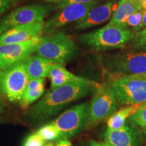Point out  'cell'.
<instances>
[{"mask_svg": "<svg viewBox=\"0 0 146 146\" xmlns=\"http://www.w3.org/2000/svg\"><path fill=\"white\" fill-rule=\"evenodd\" d=\"M100 1V0H95L87 3H71L66 5L45 22L42 34L54 33L61 27L71 23H76L86 15L91 9L98 5Z\"/></svg>", "mask_w": 146, "mask_h": 146, "instance_id": "obj_10", "label": "cell"}, {"mask_svg": "<svg viewBox=\"0 0 146 146\" xmlns=\"http://www.w3.org/2000/svg\"><path fill=\"white\" fill-rule=\"evenodd\" d=\"M47 76L51 81V89L72 83H86L94 86H98L100 85L96 81L72 74L62 64H52Z\"/></svg>", "mask_w": 146, "mask_h": 146, "instance_id": "obj_15", "label": "cell"}, {"mask_svg": "<svg viewBox=\"0 0 146 146\" xmlns=\"http://www.w3.org/2000/svg\"><path fill=\"white\" fill-rule=\"evenodd\" d=\"M45 91V78L29 79L23 96L18 103L23 108H27L39 100Z\"/></svg>", "mask_w": 146, "mask_h": 146, "instance_id": "obj_17", "label": "cell"}, {"mask_svg": "<svg viewBox=\"0 0 146 146\" xmlns=\"http://www.w3.org/2000/svg\"><path fill=\"white\" fill-rule=\"evenodd\" d=\"M94 1L95 0H64L62 2L56 4V7L57 8L62 9L71 3H87Z\"/></svg>", "mask_w": 146, "mask_h": 146, "instance_id": "obj_26", "label": "cell"}, {"mask_svg": "<svg viewBox=\"0 0 146 146\" xmlns=\"http://www.w3.org/2000/svg\"><path fill=\"white\" fill-rule=\"evenodd\" d=\"M82 146H83V145H82Z\"/></svg>", "mask_w": 146, "mask_h": 146, "instance_id": "obj_36", "label": "cell"}, {"mask_svg": "<svg viewBox=\"0 0 146 146\" xmlns=\"http://www.w3.org/2000/svg\"><path fill=\"white\" fill-rule=\"evenodd\" d=\"M19 0H0V16L18 3Z\"/></svg>", "mask_w": 146, "mask_h": 146, "instance_id": "obj_25", "label": "cell"}, {"mask_svg": "<svg viewBox=\"0 0 146 146\" xmlns=\"http://www.w3.org/2000/svg\"><path fill=\"white\" fill-rule=\"evenodd\" d=\"M141 132H142V134H143V139H145L146 141V128L141 129Z\"/></svg>", "mask_w": 146, "mask_h": 146, "instance_id": "obj_32", "label": "cell"}, {"mask_svg": "<svg viewBox=\"0 0 146 146\" xmlns=\"http://www.w3.org/2000/svg\"><path fill=\"white\" fill-rule=\"evenodd\" d=\"M142 1H146V0H142Z\"/></svg>", "mask_w": 146, "mask_h": 146, "instance_id": "obj_35", "label": "cell"}, {"mask_svg": "<svg viewBox=\"0 0 146 146\" xmlns=\"http://www.w3.org/2000/svg\"><path fill=\"white\" fill-rule=\"evenodd\" d=\"M135 33L129 27L108 25L104 27L82 34L79 41L82 44L98 52L121 48L129 44Z\"/></svg>", "mask_w": 146, "mask_h": 146, "instance_id": "obj_2", "label": "cell"}, {"mask_svg": "<svg viewBox=\"0 0 146 146\" xmlns=\"http://www.w3.org/2000/svg\"><path fill=\"white\" fill-rule=\"evenodd\" d=\"M98 86L82 83H72L50 89L39 101L25 112L32 120H44L56 115L66 106L88 95Z\"/></svg>", "mask_w": 146, "mask_h": 146, "instance_id": "obj_1", "label": "cell"}, {"mask_svg": "<svg viewBox=\"0 0 146 146\" xmlns=\"http://www.w3.org/2000/svg\"><path fill=\"white\" fill-rule=\"evenodd\" d=\"M2 71L1 70H0V77H1V73H2Z\"/></svg>", "mask_w": 146, "mask_h": 146, "instance_id": "obj_34", "label": "cell"}, {"mask_svg": "<svg viewBox=\"0 0 146 146\" xmlns=\"http://www.w3.org/2000/svg\"><path fill=\"white\" fill-rule=\"evenodd\" d=\"M43 1H46V2L54 3H56V4H58V3L62 2L64 0H43Z\"/></svg>", "mask_w": 146, "mask_h": 146, "instance_id": "obj_31", "label": "cell"}, {"mask_svg": "<svg viewBox=\"0 0 146 146\" xmlns=\"http://www.w3.org/2000/svg\"><path fill=\"white\" fill-rule=\"evenodd\" d=\"M129 45L133 50L146 52V29L135 33L134 36L129 42Z\"/></svg>", "mask_w": 146, "mask_h": 146, "instance_id": "obj_22", "label": "cell"}, {"mask_svg": "<svg viewBox=\"0 0 146 146\" xmlns=\"http://www.w3.org/2000/svg\"><path fill=\"white\" fill-rule=\"evenodd\" d=\"M116 8L114 1H108L101 5H97L91 9L83 18L74 25L76 30H86L98 26L110 19Z\"/></svg>", "mask_w": 146, "mask_h": 146, "instance_id": "obj_14", "label": "cell"}, {"mask_svg": "<svg viewBox=\"0 0 146 146\" xmlns=\"http://www.w3.org/2000/svg\"><path fill=\"white\" fill-rule=\"evenodd\" d=\"M29 79L45 78L48 75L52 62L38 55H31L24 60Z\"/></svg>", "mask_w": 146, "mask_h": 146, "instance_id": "obj_16", "label": "cell"}, {"mask_svg": "<svg viewBox=\"0 0 146 146\" xmlns=\"http://www.w3.org/2000/svg\"><path fill=\"white\" fill-rule=\"evenodd\" d=\"M128 120L141 130L146 128V103L141 104L136 112L129 118Z\"/></svg>", "mask_w": 146, "mask_h": 146, "instance_id": "obj_21", "label": "cell"}, {"mask_svg": "<svg viewBox=\"0 0 146 146\" xmlns=\"http://www.w3.org/2000/svg\"><path fill=\"white\" fill-rule=\"evenodd\" d=\"M108 85L120 104L129 106L146 103V75L116 76Z\"/></svg>", "mask_w": 146, "mask_h": 146, "instance_id": "obj_5", "label": "cell"}, {"mask_svg": "<svg viewBox=\"0 0 146 146\" xmlns=\"http://www.w3.org/2000/svg\"><path fill=\"white\" fill-rule=\"evenodd\" d=\"M137 11V9L130 0H120L108 25L127 27L126 26L127 18Z\"/></svg>", "mask_w": 146, "mask_h": 146, "instance_id": "obj_18", "label": "cell"}, {"mask_svg": "<svg viewBox=\"0 0 146 146\" xmlns=\"http://www.w3.org/2000/svg\"><path fill=\"white\" fill-rule=\"evenodd\" d=\"M89 104L86 102L74 106L53 120L60 130L62 138L68 139L87 129Z\"/></svg>", "mask_w": 146, "mask_h": 146, "instance_id": "obj_8", "label": "cell"}, {"mask_svg": "<svg viewBox=\"0 0 146 146\" xmlns=\"http://www.w3.org/2000/svg\"><path fill=\"white\" fill-rule=\"evenodd\" d=\"M45 142L36 132L33 133L25 139L23 146H45Z\"/></svg>", "mask_w": 146, "mask_h": 146, "instance_id": "obj_23", "label": "cell"}, {"mask_svg": "<svg viewBox=\"0 0 146 146\" xmlns=\"http://www.w3.org/2000/svg\"><path fill=\"white\" fill-rule=\"evenodd\" d=\"M142 17H143V12L137 11L129 16L126 21V26L132 27L133 29L137 27L141 23ZM132 29V30H133Z\"/></svg>", "mask_w": 146, "mask_h": 146, "instance_id": "obj_24", "label": "cell"}, {"mask_svg": "<svg viewBox=\"0 0 146 146\" xmlns=\"http://www.w3.org/2000/svg\"><path fill=\"white\" fill-rule=\"evenodd\" d=\"M104 138L112 146H142L143 140L141 130L129 120L119 129H106Z\"/></svg>", "mask_w": 146, "mask_h": 146, "instance_id": "obj_12", "label": "cell"}, {"mask_svg": "<svg viewBox=\"0 0 146 146\" xmlns=\"http://www.w3.org/2000/svg\"><path fill=\"white\" fill-rule=\"evenodd\" d=\"M45 22L18 25L0 35V44L22 43L42 34Z\"/></svg>", "mask_w": 146, "mask_h": 146, "instance_id": "obj_13", "label": "cell"}, {"mask_svg": "<svg viewBox=\"0 0 146 146\" xmlns=\"http://www.w3.org/2000/svg\"><path fill=\"white\" fill-rule=\"evenodd\" d=\"M45 146H55V145L53 143H48L46 145H45Z\"/></svg>", "mask_w": 146, "mask_h": 146, "instance_id": "obj_33", "label": "cell"}, {"mask_svg": "<svg viewBox=\"0 0 146 146\" xmlns=\"http://www.w3.org/2000/svg\"><path fill=\"white\" fill-rule=\"evenodd\" d=\"M77 47L63 32L42 36L35 54L54 64H64L77 54Z\"/></svg>", "mask_w": 146, "mask_h": 146, "instance_id": "obj_4", "label": "cell"}, {"mask_svg": "<svg viewBox=\"0 0 146 146\" xmlns=\"http://www.w3.org/2000/svg\"><path fill=\"white\" fill-rule=\"evenodd\" d=\"M145 29H146V12L143 13V17H142V20L140 25L137 27H136V28L133 29L132 31L134 33H136L143 30Z\"/></svg>", "mask_w": 146, "mask_h": 146, "instance_id": "obj_27", "label": "cell"}, {"mask_svg": "<svg viewBox=\"0 0 146 146\" xmlns=\"http://www.w3.org/2000/svg\"><path fill=\"white\" fill-rule=\"evenodd\" d=\"M41 36H35L22 43L0 44V70H5L35 54Z\"/></svg>", "mask_w": 146, "mask_h": 146, "instance_id": "obj_11", "label": "cell"}, {"mask_svg": "<svg viewBox=\"0 0 146 146\" xmlns=\"http://www.w3.org/2000/svg\"><path fill=\"white\" fill-rule=\"evenodd\" d=\"M88 146H112V145L106 141L99 142V141H95L94 139H91L90 140V141H89V144Z\"/></svg>", "mask_w": 146, "mask_h": 146, "instance_id": "obj_29", "label": "cell"}, {"mask_svg": "<svg viewBox=\"0 0 146 146\" xmlns=\"http://www.w3.org/2000/svg\"><path fill=\"white\" fill-rule=\"evenodd\" d=\"M5 108V105L4 102H3L2 98H1V96H0V114L2 113L3 111H4Z\"/></svg>", "mask_w": 146, "mask_h": 146, "instance_id": "obj_30", "label": "cell"}, {"mask_svg": "<svg viewBox=\"0 0 146 146\" xmlns=\"http://www.w3.org/2000/svg\"><path fill=\"white\" fill-rule=\"evenodd\" d=\"M36 133L43 139L45 143H52V141H58L62 138L60 130L52 121L41 127Z\"/></svg>", "mask_w": 146, "mask_h": 146, "instance_id": "obj_20", "label": "cell"}, {"mask_svg": "<svg viewBox=\"0 0 146 146\" xmlns=\"http://www.w3.org/2000/svg\"><path fill=\"white\" fill-rule=\"evenodd\" d=\"M29 81L24 60L2 71L0 94L12 102H19Z\"/></svg>", "mask_w": 146, "mask_h": 146, "instance_id": "obj_7", "label": "cell"}, {"mask_svg": "<svg viewBox=\"0 0 146 146\" xmlns=\"http://www.w3.org/2000/svg\"><path fill=\"white\" fill-rule=\"evenodd\" d=\"M52 9L50 5L41 4L18 7L0 20V35L18 25L44 22L45 18Z\"/></svg>", "mask_w": 146, "mask_h": 146, "instance_id": "obj_9", "label": "cell"}, {"mask_svg": "<svg viewBox=\"0 0 146 146\" xmlns=\"http://www.w3.org/2000/svg\"><path fill=\"white\" fill-rule=\"evenodd\" d=\"M141 104L129 105L118 109L107 119V129H116L122 127L128 121V119Z\"/></svg>", "mask_w": 146, "mask_h": 146, "instance_id": "obj_19", "label": "cell"}, {"mask_svg": "<svg viewBox=\"0 0 146 146\" xmlns=\"http://www.w3.org/2000/svg\"><path fill=\"white\" fill-rule=\"evenodd\" d=\"M106 71L119 76L146 75V52L125 50L104 54L101 58Z\"/></svg>", "mask_w": 146, "mask_h": 146, "instance_id": "obj_3", "label": "cell"}, {"mask_svg": "<svg viewBox=\"0 0 146 146\" xmlns=\"http://www.w3.org/2000/svg\"><path fill=\"white\" fill-rule=\"evenodd\" d=\"M120 105L108 84L98 85L89 104L87 129L108 119L118 110Z\"/></svg>", "mask_w": 146, "mask_h": 146, "instance_id": "obj_6", "label": "cell"}, {"mask_svg": "<svg viewBox=\"0 0 146 146\" xmlns=\"http://www.w3.org/2000/svg\"><path fill=\"white\" fill-rule=\"evenodd\" d=\"M55 146H72V145L68 139L62 138L56 141Z\"/></svg>", "mask_w": 146, "mask_h": 146, "instance_id": "obj_28", "label": "cell"}]
</instances>
